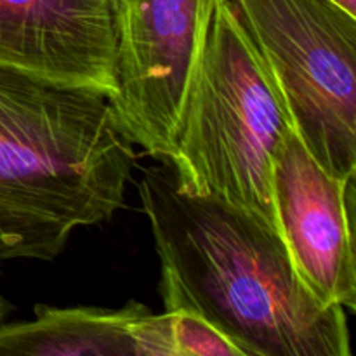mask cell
I'll return each mask as SVG.
<instances>
[{"mask_svg": "<svg viewBox=\"0 0 356 356\" xmlns=\"http://www.w3.org/2000/svg\"><path fill=\"white\" fill-rule=\"evenodd\" d=\"M139 197L165 312L207 320L243 356H351L346 312L313 296L280 233L183 190L169 162L145 170Z\"/></svg>", "mask_w": 356, "mask_h": 356, "instance_id": "6da1fadb", "label": "cell"}, {"mask_svg": "<svg viewBox=\"0 0 356 356\" xmlns=\"http://www.w3.org/2000/svg\"><path fill=\"white\" fill-rule=\"evenodd\" d=\"M132 146L106 94L0 66V259L52 261L110 219Z\"/></svg>", "mask_w": 356, "mask_h": 356, "instance_id": "7a4b0ae2", "label": "cell"}, {"mask_svg": "<svg viewBox=\"0 0 356 356\" xmlns=\"http://www.w3.org/2000/svg\"><path fill=\"white\" fill-rule=\"evenodd\" d=\"M287 111L228 0H216L176 145L177 184L247 212L278 232L271 172Z\"/></svg>", "mask_w": 356, "mask_h": 356, "instance_id": "3957f363", "label": "cell"}, {"mask_svg": "<svg viewBox=\"0 0 356 356\" xmlns=\"http://www.w3.org/2000/svg\"><path fill=\"white\" fill-rule=\"evenodd\" d=\"M291 127L323 169L356 174V16L334 0H228Z\"/></svg>", "mask_w": 356, "mask_h": 356, "instance_id": "277c9868", "label": "cell"}, {"mask_svg": "<svg viewBox=\"0 0 356 356\" xmlns=\"http://www.w3.org/2000/svg\"><path fill=\"white\" fill-rule=\"evenodd\" d=\"M117 120L132 145L169 159L216 0H113Z\"/></svg>", "mask_w": 356, "mask_h": 356, "instance_id": "5b68a950", "label": "cell"}, {"mask_svg": "<svg viewBox=\"0 0 356 356\" xmlns=\"http://www.w3.org/2000/svg\"><path fill=\"white\" fill-rule=\"evenodd\" d=\"M271 193L278 232L306 287L323 305L355 312V177L323 169L289 127L275 156Z\"/></svg>", "mask_w": 356, "mask_h": 356, "instance_id": "8992f818", "label": "cell"}, {"mask_svg": "<svg viewBox=\"0 0 356 356\" xmlns=\"http://www.w3.org/2000/svg\"><path fill=\"white\" fill-rule=\"evenodd\" d=\"M113 0H0V66L115 92Z\"/></svg>", "mask_w": 356, "mask_h": 356, "instance_id": "52a82bcc", "label": "cell"}, {"mask_svg": "<svg viewBox=\"0 0 356 356\" xmlns=\"http://www.w3.org/2000/svg\"><path fill=\"white\" fill-rule=\"evenodd\" d=\"M148 313L136 301L120 309L35 306L30 322L0 325V356H141Z\"/></svg>", "mask_w": 356, "mask_h": 356, "instance_id": "ba28073f", "label": "cell"}, {"mask_svg": "<svg viewBox=\"0 0 356 356\" xmlns=\"http://www.w3.org/2000/svg\"><path fill=\"white\" fill-rule=\"evenodd\" d=\"M169 313L172 356H243L242 350L207 320L186 312Z\"/></svg>", "mask_w": 356, "mask_h": 356, "instance_id": "9c48e42d", "label": "cell"}, {"mask_svg": "<svg viewBox=\"0 0 356 356\" xmlns=\"http://www.w3.org/2000/svg\"><path fill=\"white\" fill-rule=\"evenodd\" d=\"M334 2L343 7L344 10H348V13L356 16V0H334Z\"/></svg>", "mask_w": 356, "mask_h": 356, "instance_id": "30bf717a", "label": "cell"}, {"mask_svg": "<svg viewBox=\"0 0 356 356\" xmlns=\"http://www.w3.org/2000/svg\"><path fill=\"white\" fill-rule=\"evenodd\" d=\"M9 309L10 308H9V305L6 302V299L0 296V325H2V323H6L7 315H9Z\"/></svg>", "mask_w": 356, "mask_h": 356, "instance_id": "8fae6325", "label": "cell"}]
</instances>
